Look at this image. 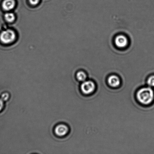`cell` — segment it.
I'll use <instances>...</instances> for the list:
<instances>
[{
    "label": "cell",
    "mask_w": 154,
    "mask_h": 154,
    "mask_svg": "<svg viewBox=\"0 0 154 154\" xmlns=\"http://www.w3.org/2000/svg\"><path fill=\"white\" fill-rule=\"evenodd\" d=\"M15 0H4L2 3L3 9L6 11H10L14 8L16 6Z\"/></svg>",
    "instance_id": "7"
},
{
    "label": "cell",
    "mask_w": 154,
    "mask_h": 154,
    "mask_svg": "<svg viewBox=\"0 0 154 154\" xmlns=\"http://www.w3.org/2000/svg\"><path fill=\"white\" fill-rule=\"evenodd\" d=\"M108 82L109 85L114 88L119 87L120 84V78L116 75H113L109 77Z\"/></svg>",
    "instance_id": "6"
},
{
    "label": "cell",
    "mask_w": 154,
    "mask_h": 154,
    "mask_svg": "<svg viewBox=\"0 0 154 154\" xmlns=\"http://www.w3.org/2000/svg\"><path fill=\"white\" fill-rule=\"evenodd\" d=\"M147 84L151 87H154V75L149 77L147 80Z\"/></svg>",
    "instance_id": "10"
},
{
    "label": "cell",
    "mask_w": 154,
    "mask_h": 154,
    "mask_svg": "<svg viewBox=\"0 0 154 154\" xmlns=\"http://www.w3.org/2000/svg\"><path fill=\"white\" fill-rule=\"evenodd\" d=\"M30 4L33 5H36L40 2V0H29Z\"/></svg>",
    "instance_id": "12"
},
{
    "label": "cell",
    "mask_w": 154,
    "mask_h": 154,
    "mask_svg": "<svg viewBox=\"0 0 154 154\" xmlns=\"http://www.w3.org/2000/svg\"><path fill=\"white\" fill-rule=\"evenodd\" d=\"M69 128L66 125L61 124L58 125L55 129V133L59 137L66 135L69 132Z\"/></svg>",
    "instance_id": "5"
},
{
    "label": "cell",
    "mask_w": 154,
    "mask_h": 154,
    "mask_svg": "<svg viewBox=\"0 0 154 154\" xmlns=\"http://www.w3.org/2000/svg\"><path fill=\"white\" fill-rule=\"evenodd\" d=\"M115 44L118 47L123 48L126 47L128 44L127 38L123 35H119L116 38Z\"/></svg>",
    "instance_id": "4"
},
{
    "label": "cell",
    "mask_w": 154,
    "mask_h": 154,
    "mask_svg": "<svg viewBox=\"0 0 154 154\" xmlns=\"http://www.w3.org/2000/svg\"><path fill=\"white\" fill-rule=\"evenodd\" d=\"M9 94L8 93H5L3 94L1 96V99L3 101H6L9 99Z\"/></svg>",
    "instance_id": "11"
},
{
    "label": "cell",
    "mask_w": 154,
    "mask_h": 154,
    "mask_svg": "<svg viewBox=\"0 0 154 154\" xmlns=\"http://www.w3.org/2000/svg\"><path fill=\"white\" fill-rule=\"evenodd\" d=\"M96 86L93 81H88L83 82L81 85V90L83 93L90 94L94 91Z\"/></svg>",
    "instance_id": "3"
},
{
    "label": "cell",
    "mask_w": 154,
    "mask_h": 154,
    "mask_svg": "<svg viewBox=\"0 0 154 154\" xmlns=\"http://www.w3.org/2000/svg\"><path fill=\"white\" fill-rule=\"evenodd\" d=\"M5 18L7 22L11 23L16 19V16L13 13H8L5 15Z\"/></svg>",
    "instance_id": "8"
},
{
    "label": "cell",
    "mask_w": 154,
    "mask_h": 154,
    "mask_svg": "<svg viewBox=\"0 0 154 154\" xmlns=\"http://www.w3.org/2000/svg\"><path fill=\"white\" fill-rule=\"evenodd\" d=\"M16 37L14 31L11 29H7L2 32L0 35V40L3 43L8 44L14 41Z\"/></svg>",
    "instance_id": "2"
},
{
    "label": "cell",
    "mask_w": 154,
    "mask_h": 154,
    "mask_svg": "<svg viewBox=\"0 0 154 154\" xmlns=\"http://www.w3.org/2000/svg\"><path fill=\"white\" fill-rule=\"evenodd\" d=\"M76 77L79 81L81 82H84L87 79V75L84 72L80 71L77 73Z\"/></svg>",
    "instance_id": "9"
},
{
    "label": "cell",
    "mask_w": 154,
    "mask_h": 154,
    "mask_svg": "<svg viewBox=\"0 0 154 154\" xmlns=\"http://www.w3.org/2000/svg\"><path fill=\"white\" fill-rule=\"evenodd\" d=\"M4 106V101L1 99H0V111H1L3 109Z\"/></svg>",
    "instance_id": "13"
},
{
    "label": "cell",
    "mask_w": 154,
    "mask_h": 154,
    "mask_svg": "<svg viewBox=\"0 0 154 154\" xmlns=\"http://www.w3.org/2000/svg\"><path fill=\"white\" fill-rule=\"evenodd\" d=\"M137 98L140 103L144 105H149L153 100V91L150 87L143 88L137 92Z\"/></svg>",
    "instance_id": "1"
}]
</instances>
